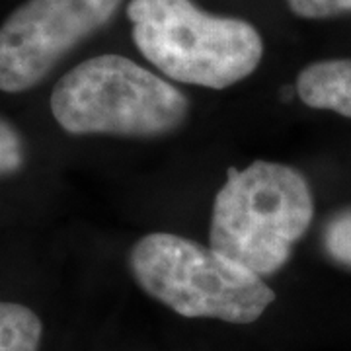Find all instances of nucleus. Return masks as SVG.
<instances>
[{
    "label": "nucleus",
    "mask_w": 351,
    "mask_h": 351,
    "mask_svg": "<svg viewBox=\"0 0 351 351\" xmlns=\"http://www.w3.org/2000/svg\"><path fill=\"white\" fill-rule=\"evenodd\" d=\"M313 215V193L297 170L256 160L228 170L215 197L209 242L256 276H269L287 262Z\"/></svg>",
    "instance_id": "nucleus-1"
},
{
    "label": "nucleus",
    "mask_w": 351,
    "mask_h": 351,
    "mask_svg": "<svg viewBox=\"0 0 351 351\" xmlns=\"http://www.w3.org/2000/svg\"><path fill=\"white\" fill-rule=\"evenodd\" d=\"M127 18L141 55L176 82L223 90L250 76L263 57L250 22L203 12L191 0H131Z\"/></svg>",
    "instance_id": "nucleus-2"
},
{
    "label": "nucleus",
    "mask_w": 351,
    "mask_h": 351,
    "mask_svg": "<svg viewBox=\"0 0 351 351\" xmlns=\"http://www.w3.org/2000/svg\"><path fill=\"white\" fill-rule=\"evenodd\" d=\"M129 265L152 299L188 318L250 324L276 301L274 289L254 271L211 246L170 232L143 237L129 254Z\"/></svg>",
    "instance_id": "nucleus-3"
},
{
    "label": "nucleus",
    "mask_w": 351,
    "mask_h": 351,
    "mask_svg": "<svg viewBox=\"0 0 351 351\" xmlns=\"http://www.w3.org/2000/svg\"><path fill=\"white\" fill-rule=\"evenodd\" d=\"M51 112L75 135L156 137L186 121L188 98L164 78L121 55L76 64L55 84Z\"/></svg>",
    "instance_id": "nucleus-4"
},
{
    "label": "nucleus",
    "mask_w": 351,
    "mask_h": 351,
    "mask_svg": "<svg viewBox=\"0 0 351 351\" xmlns=\"http://www.w3.org/2000/svg\"><path fill=\"white\" fill-rule=\"evenodd\" d=\"M123 0H27L0 25V90L36 86L80 41L117 12Z\"/></svg>",
    "instance_id": "nucleus-5"
},
{
    "label": "nucleus",
    "mask_w": 351,
    "mask_h": 351,
    "mask_svg": "<svg viewBox=\"0 0 351 351\" xmlns=\"http://www.w3.org/2000/svg\"><path fill=\"white\" fill-rule=\"evenodd\" d=\"M297 92L314 110L351 117V59H328L304 66L297 78Z\"/></svg>",
    "instance_id": "nucleus-6"
},
{
    "label": "nucleus",
    "mask_w": 351,
    "mask_h": 351,
    "mask_svg": "<svg viewBox=\"0 0 351 351\" xmlns=\"http://www.w3.org/2000/svg\"><path fill=\"white\" fill-rule=\"evenodd\" d=\"M41 320L32 308L0 302V351H38Z\"/></svg>",
    "instance_id": "nucleus-7"
},
{
    "label": "nucleus",
    "mask_w": 351,
    "mask_h": 351,
    "mask_svg": "<svg viewBox=\"0 0 351 351\" xmlns=\"http://www.w3.org/2000/svg\"><path fill=\"white\" fill-rule=\"evenodd\" d=\"M326 248L334 260L351 265V213L339 215L328 225Z\"/></svg>",
    "instance_id": "nucleus-8"
},
{
    "label": "nucleus",
    "mask_w": 351,
    "mask_h": 351,
    "mask_svg": "<svg viewBox=\"0 0 351 351\" xmlns=\"http://www.w3.org/2000/svg\"><path fill=\"white\" fill-rule=\"evenodd\" d=\"M291 12L306 20H322L351 12V0H287Z\"/></svg>",
    "instance_id": "nucleus-9"
}]
</instances>
